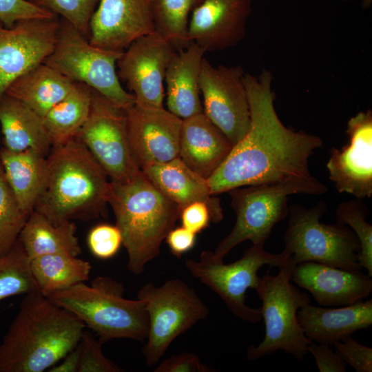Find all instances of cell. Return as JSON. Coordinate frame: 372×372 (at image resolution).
I'll list each match as a JSON object with an SVG mask.
<instances>
[{
  "label": "cell",
  "mask_w": 372,
  "mask_h": 372,
  "mask_svg": "<svg viewBox=\"0 0 372 372\" xmlns=\"http://www.w3.org/2000/svg\"><path fill=\"white\" fill-rule=\"evenodd\" d=\"M294 267L292 265L282 267L276 275L268 269L260 277L255 290L262 301L260 309L265 333L261 342L248 347V360L282 350L302 361L308 353L307 347L312 340L304 333L297 313L301 307L311 303V299L308 293L291 282Z\"/></svg>",
  "instance_id": "6"
},
{
  "label": "cell",
  "mask_w": 372,
  "mask_h": 372,
  "mask_svg": "<svg viewBox=\"0 0 372 372\" xmlns=\"http://www.w3.org/2000/svg\"><path fill=\"white\" fill-rule=\"evenodd\" d=\"M200 0H149L154 32L169 40L177 50L189 44V16Z\"/></svg>",
  "instance_id": "31"
},
{
  "label": "cell",
  "mask_w": 372,
  "mask_h": 372,
  "mask_svg": "<svg viewBox=\"0 0 372 372\" xmlns=\"http://www.w3.org/2000/svg\"><path fill=\"white\" fill-rule=\"evenodd\" d=\"M47 161L45 186L34 210L54 224L105 215L110 180L79 139L52 146Z\"/></svg>",
  "instance_id": "3"
},
{
  "label": "cell",
  "mask_w": 372,
  "mask_h": 372,
  "mask_svg": "<svg viewBox=\"0 0 372 372\" xmlns=\"http://www.w3.org/2000/svg\"><path fill=\"white\" fill-rule=\"evenodd\" d=\"M125 112L130 147L141 170L179 157L183 119L164 107L134 104Z\"/></svg>",
  "instance_id": "17"
},
{
  "label": "cell",
  "mask_w": 372,
  "mask_h": 372,
  "mask_svg": "<svg viewBox=\"0 0 372 372\" xmlns=\"http://www.w3.org/2000/svg\"><path fill=\"white\" fill-rule=\"evenodd\" d=\"M111 181L128 180L139 173L127 134L125 109L92 90L88 117L75 136Z\"/></svg>",
  "instance_id": "12"
},
{
  "label": "cell",
  "mask_w": 372,
  "mask_h": 372,
  "mask_svg": "<svg viewBox=\"0 0 372 372\" xmlns=\"http://www.w3.org/2000/svg\"><path fill=\"white\" fill-rule=\"evenodd\" d=\"M205 50L190 42L173 55L165 76L167 110L185 119L203 112L200 75Z\"/></svg>",
  "instance_id": "24"
},
{
  "label": "cell",
  "mask_w": 372,
  "mask_h": 372,
  "mask_svg": "<svg viewBox=\"0 0 372 372\" xmlns=\"http://www.w3.org/2000/svg\"><path fill=\"white\" fill-rule=\"evenodd\" d=\"M0 127L7 150L33 149L48 156L52 147L43 117L6 94L0 97Z\"/></svg>",
  "instance_id": "25"
},
{
  "label": "cell",
  "mask_w": 372,
  "mask_h": 372,
  "mask_svg": "<svg viewBox=\"0 0 372 372\" xmlns=\"http://www.w3.org/2000/svg\"><path fill=\"white\" fill-rule=\"evenodd\" d=\"M29 216L19 205L0 162V257L14 247Z\"/></svg>",
  "instance_id": "34"
},
{
  "label": "cell",
  "mask_w": 372,
  "mask_h": 372,
  "mask_svg": "<svg viewBox=\"0 0 372 372\" xmlns=\"http://www.w3.org/2000/svg\"><path fill=\"white\" fill-rule=\"evenodd\" d=\"M335 350L347 365L357 372L372 371V349L365 346L349 336L333 344Z\"/></svg>",
  "instance_id": "39"
},
{
  "label": "cell",
  "mask_w": 372,
  "mask_h": 372,
  "mask_svg": "<svg viewBox=\"0 0 372 372\" xmlns=\"http://www.w3.org/2000/svg\"><path fill=\"white\" fill-rule=\"evenodd\" d=\"M154 372H214V369L203 363L193 353L183 352L163 360Z\"/></svg>",
  "instance_id": "40"
},
{
  "label": "cell",
  "mask_w": 372,
  "mask_h": 372,
  "mask_svg": "<svg viewBox=\"0 0 372 372\" xmlns=\"http://www.w3.org/2000/svg\"><path fill=\"white\" fill-rule=\"evenodd\" d=\"M327 209L324 202L309 208L300 205L289 207L282 253L294 266L316 262L347 270H362L358 261L360 251L358 238L344 224L322 223Z\"/></svg>",
  "instance_id": "7"
},
{
  "label": "cell",
  "mask_w": 372,
  "mask_h": 372,
  "mask_svg": "<svg viewBox=\"0 0 372 372\" xmlns=\"http://www.w3.org/2000/svg\"><path fill=\"white\" fill-rule=\"evenodd\" d=\"M41 292L25 295L0 344V372H43L79 344L85 329Z\"/></svg>",
  "instance_id": "2"
},
{
  "label": "cell",
  "mask_w": 372,
  "mask_h": 372,
  "mask_svg": "<svg viewBox=\"0 0 372 372\" xmlns=\"http://www.w3.org/2000/svg\"><path fill=\"white\" fill-rule=\"evenodd\" d=\"M73 221L54 224L33 210L18 240L30 259L48 254H68L79 256L81 248Z\"/></svg>",
  "instance_id": "28"
},
{
  "label": "cell",
  "mask_w": 372,
  "mask_h": 372,
  "mask_svg": "<svg viewBox=\"0 0 372 372\" xmlns=\"http://www.w3.org/2000/svg\"><path fill=\"white\" fill-rule=\"evenodd\" d=\"M0 162L19 205L30 214L45 186L47 156L33 149L11 152L1 147Z\"/></svg>",
  "instance_id": "26"
},
{
  "label": "cell",
  "mask_w": 372,
  "mask_h": 372,
  "mask_svg": "<svg viewBox=\"0 0 372 372\" xmlns=\"http://www.w3.org/2000/svg\"><path fill=\"white\" fill-rule=\"evenodd\" d=\"M109 204L127 253V269L138 275L160 254L161 243L174 227L180 209L142 170L126 180H110Z\"/></svg>",
  "instance_id": "4"
},
{
  "label": "cell",
  "mask_w": 372,
  "mask_h": 372,
  "mask_svg": "<svg viewBox=\"0 0 372 372\" xmlns=\"http://www.w3.org/2000/svg\"><path fill=\"white\" fill-rule=\"evenodd\" d=\"M291 280L324 307L351 304L368 298L372 292L371 277L362 270H347L316 262L296 265Z\"/></svg>",
  "instance_id": "20"
},
{
  "label": "cell",
  "mask_w": 372,
  "mask_h": 372,
  "mask_svg": "<svg viewBox=\"0 0 372 372\" xmlns=\"http://www.w3.org/2000/svg\"><path fill=\"white\" fill-rule=\"evenodd\" d=\"M149 317V329L143 354L149 366L155 365L172 342L209 315V309L196 291L180 279L161 286L144 285L137 293Z\"/></svg>",
  "instance_id": "9"
},
{
  "label": "cell",
  "mask_w": 372,
  "mask_h": 372,
  "mask_svg": "<svg viewBox=\"0 0 372 372\" xmlns=\"http://www.w3.org/2000/svg\"><path fill=\"white\" fill-rule=\"evenodd\" d=\"M30 269L44 296L89 280L91 264L68 254H54L30 259Z\"/></svg>",
  "instance_id": "30"
},
{
  "label": "cell",
  "mask_w": 372,
  "mask_h": 372,
  "mask_svg": "<svg viewBox=\"0 0 372 372\" xmlns=\"http://www.w3.org/2000/svg\"><path fill=\"white\" fill-rule=\"evenodd\" d=\"M124 291L121 282L100 276L90 285L79 282L45 296L77 316L103 343L121 338L144 342L149 329L145 305L138 298H125Z\"/></svg>",
  "instance_id": "5"
},
{
  "label": "cell",
  "mask_w": 372,
  "mask_h": 372,
  "mask_svg": "<svg viewBox=\"0 0 372 372\" xmlns=\"http://www.w3.org/2000/svg\"><path fill=\"white\" fill-rule=\"evenodd\" d=\"M142 172L180 210L192 203L203 202L209 207L211 222L223 220L220 200L212 196L207 179L192 170L179 157L148 166Z\"/></svg>",
  "instance_id": "23"
},
{
  "label": "cell",
  "mask_w": 372,
  "mask_h": 372,
  "mask_svg": "<svg viewBox=\"0 0 372 372\" xmlns=\"http://www.w3.org/2000/svg\"><path fill=\"white\" fill-rule=\"evenodd\" d=\"M228 192L236 220L232 230L214 251L221 259L245 240L264 245L273 227L287 216L289 196L303 194L300 188L284 184L251 185Z\"/></svg>",
  "instance_id": "11"
},
{
  "label": "cell",
  "mask_w": 372,
  "mask_h": 372,
  "mask_svg": "<svg viewBox=\"0 0 372 372\" xmlns=\"http://www.w3.org/2000/svg\"><path fill=\"white\" fill-rule=\"evenodd\" d=\"M75 84L58 70L42 63L12 81L5 94L43 117L72 91Z\"/></svg>",
  "instance_id": "27"
},
{
  "label": "cell",
  "mask_w": 372,
  "mask_h": 372,
  "mask_svg": "<svg viewBox=\"0 0 372 372\" xmlns=\"http://www.w3.org/2000/svg\"><path fill=\"white\" fill-rule=\"evenodd\" d=\"M121 54L92 45L87 37L60 18L54 49L43 63L125 110L134 104V97L123 87L117 74L116 63Z\"/></svg>",
  "instance_id": "10"
},
{
  "label": "cell",
  "mask_w": 372,
  "mask_h": 372,
  "mask_svg": "<svg viewBox=\"0 0 372 372\" xmlns=\"http://www.w3.org/2000/svg\"><path fill=\"white\" fill-rule=\"evenodd\" d=\"M196 234L184 227H174L165 237L171 252L178 258L191 250L196 242Z\"/></svg>",
  "instance_id": "43"
},
{
  "label": "cell",
  "mask_w": 372,
  "mask_h": 372,
  "mask_svg": "<svg viewBox=\"0 0 372 372\" xmlns=\"http://www.w3.org/2000/svg\"><path fill=\"white\" fill-rule=\"evenodd\" d=\"M185 265L194 278L220 297L234 315L256 323L262 319L261 311L245 304V293L248 289H256L258 285V271L265 265L279 269L292 264L282 252L270 253L263 245L252 244L240 259L229 264H225L213 251L205 250L198 260L187 259Z\"/></svg>",
  "instance_id": "8"
},
{
  "label": "cell",
  "mask_w": 372,
  "mask_h": 372,
  "mask_svg": "<svg viewBox=\"0 0 372 372\" xmlns=\"http://www.w3.org/2000/svg\"><path fill=\"white\" fill-rule=\"evenodd\" d=\"M349 143L330 150L327 163L329 179L339 193L358 199L372 196V112L351 117L347 127Z\"/></svg>",
  "instance_id": "16"
},
{
  "label": "cell",
  "mask_w": 372,
  "mask_h": 372,
  "mask_svg": "<svg viewBox=\"0 0 372 372\" xmlns=\"http://www.w3.org/2000/svg\"><path fill=\"white\" fill-rule=\"evenodd\" d=\"M179 218L183 227L196 234L206 229L211 221L209 207L203 202L192 203L183 207Z\"/></svg>",
  "instance_id": "42"
},
{
  "label": "cell",
  "mask_w": 372,
  "mask_h": 372,
  "mask_svg": "<svg viewBox=\"0 0 372 372\" xmlns=\"http://www.w3.org/2000/svg\"><path fill=\"white\" fill-rule=\"evenodd\" d=\"M60 364H56L48 371L49 372H78L80 360V348L78 345L70 351Z\"/></svg>",
  "instance_id": "44"
},
{
  "label": "cell",
  "mask_w": 372,
  "mask_h": 372,
  "mask_svg": "<svg viewBox=\"0 0 372 372\" xmlns=\"http://www.w3.org/2000/svg\"><path fill=\"white\" fill-rule=\"evenodd\" d=\"M154 32L149 0H99L88 40L96 47L123 52L134 41Z\"/></svg>",
  "instance_id": "18"
},
{
  "label": "cell",
  "mask_w": 372,
  "mask_h": 372,
  "mask_svg": "<svg viewBox=\"0 0 372 372\" xmlns=\"http://www.w3.org/2000/svg\"><path fill=\"white\" fill-rule=\"evenodd\" d=\"M233 147L203 112L183 119L179 158L192 170L208 179Z\"/></svg>",
  "instance_id": "21"
},
{
  "label": "cell",
  "mask_w": 372,
  "mask_h": 372,
  "mask_svg": "<svg viewBox=\"0 0 372 372\" xmlns=\"http://www.w3.org/2000/svg\"><path fill=\"white\" fill-rule=\"evenodd\" d=\"M175 46L156 32L143 36L125 49L116 63L119 79L134 97V104L163 108L164 81Z\"/></svg>",
  "instance_id": "14"
},
{
  "label": "cell",
  "mask_w": 372,
  "mask_h": 372,
  "mask_svg": "<svg viewBox=\"0 0 372 372\" xmlns=\"http://www.w3.org/2000/svg\"><path fill=\"white\" fill-rule=\"evenodd\" d=\"M59 26L58 16L21 20L11 28L0 25V97L12 81L52 54Z\"/></svg>",
  "instance_id": "15"
},
{
  "label": "cell",
  "mask_w": 372,
  "mask_h": 372,
  "mask_svg": "<svg viewBox=\"0 0 372 372\" xmlns=\"http://www.w3.org/2000/svg\"><path fill=\"white\" fill-rule=\"evenodd\" d=\"M272 80L267 70L258 76L245 74L249 127L207 179L211 194L257 184L291 185L309 195L327 192V186L312 176L309 168V159L322 147V141L285 126L274 107Z\"/></svg>",
  "instance_id": "1"
},
{
  "label": "cell",
  "mask_w": 372,
  "mask_h": 372,
  "mask_svg": "<svg viewBox=\"0 0 372 372\" xmlns=\"http://www.w3.org/2000/svg\"><path fill=\"white\" fill-rule=\"evenodd\" d=\"M56 17L51 12L26 0H0V25L12 27L17 22L29 19Z\"/></svg>",
  "instance_id": "38"
},
{
  "label": "cell",
  "mask_w": 372,
  "mask_h": 372,
  "mask_svg": "<svg viewBox=\"0 0 372 372\" xmlns=\"http://www.w3.org/2000/svg\"><path fill=\"white\" fill-rule=\"evenodd\" d=\"M87 245L96 258L109 259L118 252L123 245L122 235L116 225L99 224L90 231Z\"/></svg>",
  "instance_id": "37"
},
{
  "label": "cell",
  "mask_w": 372,
  "mask_h": 372,
  "mask_svg": "<svg viewBox=\"0 0 372 372\" xmlns=\"http://www.w3.org/2000/svg\"><path fill=\"white\" fill-rule=\"evenodd\" d=\"M92 89L76 82L72 91L43 117L52 146L74 138L85 123L91 107Z\"/></svg>",
  "instance_id": "29"
},
{
  "label": "cell",
  "mask_w": 372,
  "mask_h": 372,
  "mask_svg": "<svg viewBox=\"0 0 372 372\" xmlns=\"http://www.w3.org/2000/svg\"><path fill=\"white\" fill-rule=\"evenodd\" d=\"M367 207L362 199L349 200L340 203L335 209L338 223L348 226L358 238L360 251L358 263L372 276V225L366 221Z\"/></svg>",
  "instance_id": "33"
},
{
  "label": "cell",
  "mask_w": 372,
  "mask_h": 372,
  "mask_svg": "<svg viewBox=\"0 0 372 372\" xmlns=\"http://www.w3.org/2000/svg\"><path fill=\"white\" fill-rule=\"evenodd\" d=\"M240 65L213 66L205 57L200 75L203 113L234 146L247 133L250 107Z\"/></svg>",
  "instance_id": "13"
},
{
  "label": "cell",
  "mask_w": 372,
  "mask_h": 372,
  "mask_svg": "<svg viewBox=\"0 0 372 372\" xmlns=\"http://www.w3.org/2000/svg\"><path fill=\"white\" fill-rule=\"evenodd\" d=\"M250 0H200L192 11L188 39L205 52L236 45L245 35Z\"/></svg>",
  "instance_id": "19"
},
{
  "label": "cell",
  "mask_w": 372,
  "mask_h": 372,
  "mask_svg": "<svg viewBox=\"0 0 372 372\" xmlns=\"http://www.w3.org/2000/svg\"><path fill=\"white\" fill-rule=\"evenodd\" d=\"M34 5L65 20L89 37L91 18L99 0H29Z\"/></svg>",
  "instance_id": "35"
},
{
  "label": "cell",
  "mask_w": 372,
  "mask_h": 372,
  "mask_svg": "<svg viewBox=\"0 0 372 372\" xmlns=\"http://www.w3.org/2000/svg\"><path fill=\"white\" fill-rule=\"evenodd\" d=\"M308 353L313 356L320 372H345L347 364L331 344L311 341Z\"/></svg>",
  "instance_id": "41"
},
{
  "label": "cell",
  "mask_w": 372,
  "mask_h": 372,
  "mask_svg": "<svg viewBox=\"0 0 372 372\" xmlns=\"http://www.w3.org/2000/svg\"><path fill=\"white\" fill-rule=\"evenodd\" d=\"M342 1H348V0H342ZM372 3V0H363V8H368Z\"/></svg>",
  "instance_id": "45"
},
{
  "label": "cell",
  "mask_w": 372,
  "mask_h": 372,
  "mask_svg": "<svg viewBox=\"0 0 372 372\" xmlns=\"http://www.w3.org/2000/svg\"><path fill=\"white\" fill-rule=\"evenodd\" d=\"M103 342L84 330L79 342L80 360L78 372H121L123 369L107 358L102 351Z\"/></svg>",
  "instance_id": "36"
},
{
  "label": "cell",
  "mask_w": 372,
  "mask_h": 372,
  "mask_svg": "<svg viewBox=\"0 0 372 372\" xmlns=\"http://www.w3.org/2000/svg\"><path fill=\"white\" fill-rule=\"evenodd\" d=\"M297 317L307 338L318 343L332 345L372 325V300L333 309L310 303L298 310Z\"/></svg>",
  "instance_id": "22"
},
{
  "label": "cell",
  "mask_w": 372,
  "mask_h": 372,
  "mask_svg": "<svg viewBox=\"0 0 372 372\" xmlns=\"http://www.w3.org/2000/svg\"><path fill=\"white\" fill-rule=\"evenodd\" d=\"M41 292L33 277L30 258L18 240L12 249L0 257V300Z\"/></svg>",
  "instance_id": "32"
}]
</instances>
